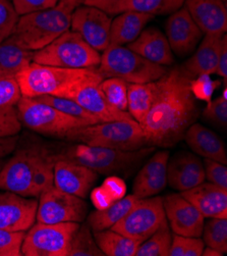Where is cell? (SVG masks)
<instances>
[{"label": "cell", "instance_id": "6da1fadb", "mask_svg": "<svg viewBox=\"0 0 227 256\" xmlns=\"http://www.w3.org/2000/svg\"><path fill=\"white\" fill-rule=\"evenodd\" d=\"M193 79L183 68H174L155 81L153 104L141 124L149 145L173 146L196 122L198 106L191 91Z\"/></svg>", "mask_w": 227, "mask_h": 256}, {"label": "cell", "instance_id": "7a4b0ae2", "mask_svg": "<svg viewBox=\"0 0 227 256\" xmlns=\"http://www.w3.org/2000/svg\"><path fill=\"white\" fill-rule=\"evenodd\" d=\"M57 156L42 146L22 147L2 166L0 190L24 197H39L53 186V170Z\"/></svg>", "mask_w": 227, "mask_h": 256}, {"label": "cell", "instance_id": "3957f363", "mask_svg": "<svg viewBox=\"0 0 227 256\" xmlns=\"http://www.w3.org/2000/svg\"><path fill=\"white\" fill-rule=\"evenodd\" d=\"M15 80L21 96L52 95L70 98L82 85L93 81L101 82L103 78L97 68H66L32 62L17 74Z\"/></svg>", "mask_w": 227, "mask_h": 256}, {"label": "cell", "instance_id": "277c9868", "mask_svg": "<svg viewBox=\"0 0 227 256\" xmlns=\"http://www.w3.org/2000/svg\"><path fill=\"white\" fill-rule=\"evenodd\" d=\"M74 8L59 0L53 8L19 16L12 37L23 49L40 50L70 29Z\"/></svg>", "mask_w": 227, "mask_h": 256}, {"label": "cell", "instance_id": "5b68a950", "mask_svg": "<svg viewBox=\"0 0 227 256\" xmlns=\"http://www.w3.org/2000/svg\"><path fill=\"white\" fill-rule=\"evenodd\" d=\"M64 139L89 146L133 151L149 145L141 124L135 120L103 122L77 128Z\"/></svg>", "mask_w": 227, "mask_h": 256}, {"label": "cell", "instance_id": "8992f818", "mask_svg": "<svg viewBox=\"0 0 227 256\" xmlns=\"http://www.w3.org/2000/svg\"><path fill=\"white\" fill-rule=\"evenodd\" d=\"M167 70L165 66L151 62L125 46H108L101 54L97 68L103 79L119 78L133 84L155 82Z\"/></svg>", "mask_w": 227, "mask_h": 256}, {"label": "cell", "instance_id": "52a82bcc", "mask_svg": "<svg viewBox=\"0 0 227 256\" xmlns=\"http://www.w3.org/2000/svg\"><path fill=\"white\" fill-rule=\"evenodd\" d=\"M153 151L154 148L144 147L133 151H123L78 143L65 149L57 158L83 164L97 174H110L132 168Z\"/></svg>", "mask_w": 227, "mask_h": 256}, {"label": "cell", "instance_id": "ba28073f", "mask_svg": "<svg viewBox=\"0 0 227 256\" xmlns=\"http://www.w3.org/2000/svg\"><path fill=\"white\" fill-rule=\"evenodd\" d=\"M33 62L66 68H97L101 54L80 34L68 30L44 48L34 51Z\"/></svg>", "mask_w": 227, "mask_h": 256}, {"label": "cell", "instance_id": "9c48e42d", "mask_svg": "<svg viewBox=\"0 0 227 256\" xmlns=\"http://www.w3.org/2000/svg\"><path fill=\"white\" fill-rule=\"evenodd\" d=\"M15 106L21 124L46 136L64 138L69 131L91 124L31 97L21 96Z\"/></svg>", "mask_w": 227, "mask_h": 256}, {"label": "cell", "instance_id": "30bf717a", "mask_svg": "<svg viewBox=\"0 0 227 256\" xmlns=\"http://www.w3.org/2000/svg\"><path fill=\"white\" fill-rule=\"evenodd\" d=\"M79 228V222H36L26 232L21 255L68 256L72 238Z\"/></svg>", "mask_w": 227, "mask_h": 256}, {"label": "cell", "instance_id": "8fae6325", "mask_svg": "<svg viewBox=\"0 0 227 256\" xmlns=\"http://www.w3.org/2000/svg\"><path fill=\"white\" fill-rule=\"evenodd\" d=\"M166 220L163 199L155 195L138 199L130 212L110 228L142 243L153 235Z\"/></svg>", "mask_w": 227, "mask_h": 256}, {"label": "cell", "instance_id": "7c38bea8", "mask_svg": "<svg viewBox=\"0 0 227 256\" xmlns=\"http://www.w3.org/2000/svg\"><path fill=\"white\" fill-rule=\"evenodd\" d=\"M88 206L83 198L51 186L39 196L36 222L42 224H80L86 218Z\"/></svg>", "mask_w": 227, "mask_h": 256}, {"label": "cell", "instance_id": "4fadbf2b", "mask_svg": "<svg viewBox=\"0 0 227 256\" xmlns=\"http://www.w3.org/2000/svg\"><path fill=\"white\" fill-rule=\"evenodd\" d=\"M111 22L112 18L106 12L83 4L74 8L70 29L80 34L98 52H103L109 46Z\"/></svg>", "mask_w": 227, "mask_h": 256}, {"label": "cell", "instance_id": "5bb4252c", "mask_svg": "<svg viewBox=\"0 0 227 256\" xmlns=\"http://www.w3.org/2000/svg\"><path fill=\"white\" fill-rule=\"evenodd\" d=\"M163 206L173 234L186 237H202L205 218L181 193L165 196Z\"/></svg>", "mask_w": 227, "mask_h": 256}, {"label": "cell", "instance_id": "9a60e30c", "mask_svg": "<svg viewBox=\"0 0 227 256\" xmlns=\"http://www.w3.org/2000/svg\"><path fill=\"white\" fill-rule=\"evenodd\" d=\"M38 200L16 193L0 192V228L27 232L36 222Z\"/></svg>", "mask_w": 227, "mask_h": 256}, {"label": "cell", "instance_id": "2e32d148", "mask_svg": "<svg viewBox=\"0 0 227 256\" xmlns=\"http://www.w3.org/2000/svg\"><path fill=\"white\" fill-rule=\"evenodd\" d=\"M165 31L172 52L179 56L192 54L204 35L185 6L170 14Z\"/></svg>", "mask_w": 227, "mask_h": 256}, {"label": "cell", "instance_id": "e0dca14e", "mask_svg": "<svg viewBox=\"0 0 227 256\" xmlns=\"http://www.w3.org/2000/svg\"><path fill=\"white\" fill-rule=\"evenodd\" d=\"M53 186L68 194L87 198L98 178L93 170L65 158H57L53 170Z\"/></svg>", "mask_w": 227, "mask_h": 256}, {"label": "cell", "instance_id": "ac0fdd59", "mask_svg": "<svg viewBox=\"0 0 227 256\" xmlns=\"http://www.w3.org/2000/svg\"><path fill=\"white\" fill-rule=\"evenodd\" d=\"M206 180L204 164L201 160L189 152L174 156L167 164V183L180 192L190 190Z\"/></svg>", "mask_w": 227, "mask_h": 256}, {"label": "cell", "instance_id": "d6986e66", "mask_svg": "<svg viewBox=\"0 0 227 256\" xmlns=\"http://www.w3.org/2000/svg\"><path fill=\"white\" fill-rule=\"evenodd\" d=\"M184 6L203 34H226L227 8L222 0H185Z\"/></svg>", "mask_w": 227, "mask_h": 256}, {"label": "cell", "instance_id": "ffe728a7", "mask_svg": "<svg viewBox=\"0 0 227 256\" xmlns=\"http://www.w3.org/2000/svg\"><path fill=\"white\" fill-rule=\"evenodd\" d=\"M169 152L162 150L156 152L138 172L134 185L133 194L141 198L158 195L167 185V164Z\"/></svg>", "mask_w": 227, "mask_h": 256}, {"label": "cell", "instance_id": "44dd1931", "mask_svg": "<svg viewBox=\"0 0 227 256\" xmlns=\"http://www.w3.org/2000/svg\"><path fill=\"white\" fill-rule=\"evenodd\" d=\"M101 82L93 81L82 85L73 92L70 99L77 101L101 122L134 120L129 112L119 110L109 104L99 87Z\"/></svg>", "mask_w": 227, "mask_h": 256}, {"label": "cell", "instance_id": "7402d4cb", "mask_svg": "<svg viewBox=\"0 0 227 256\" xmlns=\"http://www.w3.org/2000/svg\"><path fill=\"white\" fill-rule=\"evenodd\" d=\"M181 194L204 218H227V189L204 181Z\"/></svg>", "mask_w": 227, "mask_h": 256}, {"label": "cell", "instance_id": "603a6c76", "mask_svg": "<svg viewBox=\"0 0 227 256\" xmlns=\"http://www.w3.org/2000/svg\"><path fill=\"white\" fill-rule=\"evenodd\" d=\"M127 47L151 62L163 66H171L174 62L173 52L165 34L155 27L143 30Z\"/></svg>", "mask_w": 227, "mask_h": 256}, {"label": "cell", "instance_id": "cb8c5ba5", "mask_svg": "<svg viewBox=\"0 0 227 256\" xmlns=\"http://www.w3.org/2000/svg\"><path fill=\"white\" fill-rule=\"evenodd\" d=\"M184 139L196 154L227 164V153L224 142L203 124H192L184 135Z\"/></svg>", "mask_w": 227, "mask_h": 256}, {"label": "cell", "instance_id": "d4e9b609", "mask_svg": "<svg viewBox=\"0 0 227 256\" xmlns=\"http://www.w3.org/2000/svg\"><path fill=\"white\" fill-rule=\"evenodd\" d=\"M224 35H205L195 54L182 68L194 78L200 74H215Z\"/></svg>", "mask_w": 227, "mask_h": 256}, {"label": "cell", "instance_id": "484cf974", "mask_svg": "<svg viewBox=\"0 0 227 256\" xmlns=\"http://www.w3.org/2000/svg\"><path fill=\"white\" fill-rule=\"evenodd\" d=\"M153 18L151 14L133 10L119 14L111 22L109 46H124L133 42Z\"/></svg>", "mask_w": 227, "mask_h": 256}, {"label": "cell", "instance_id": "4316f807", "mask_svg": "<svg viewBox=\"0 0 227 256\" xmlns=\"http://www.w3.org/2000/svg\"><path fill=\"white\" fill-rule=\"evenodd\" d=\"M34 51L20 47L12 35L0 43V79H15L33 62Z\"/></svg>", "mask_w": 227, "mask_h": 256}, {"label": "cell", "instance_id": "83f0119b", "mask_svg": "<svg viewBox=\"0 0 227 256\" xmlns=\"http://www.w3.org/2000/svg\"><path fill=\"white\" fill-rule=\"evenodd\" d=\"M138 199L139 198L134 194H131L104 210H99L90 214L87 218V224L91 228L92 232L103 231L113 226L130 212Z\"/></svg>", "mask_w": 227, "mask_h": 256}, {"label": "cell", "instance_id": "f1b7e54d", "mask_svg": "<svg viewBox=\"0 0 227 256\" xmlns=\"http://www.w3.org/2000/svg\"><path fill=\"white\" fill-rule=\"evenodd\" d=\"M93 233L98 247L107 256H136L141 244L111 228Z\"/></svg>", "mask_w": 227, "mask_h": 256}, {"label": "cell", "instance_id": "f546056e", "mask_svg": "<svg viewBox=\"0 0 227 256\" xmlns=\"http://www.w3.org/2000/svg\"><path fill=\"white\" fill-rule=\"evenodd\" d=\"M155 95V82L145 84L128 83V112L140 124L144 122Z\"/></svg>", "mask_w": 227, "mask_h": 256}, {"label": "cell", "instance_id": "4dcf8cb0", "mask_svg": "<svg viewBox=\"0 0 227 256\" xmlns=\"http://www.w3.org/2000/svg\"><path fill=\"white\" fill-rule=\"evenodd\" d=\"M172 241V233L167 220L157 231L142 242L136 256H168Z\"/></svg>", "mask_w": 227, "mask_h": 256}, {"label": "cell", "instance_id": "1f68e13d", "mask_svg": "<svg viewBox=\"0 0 227 256\" xmlns=\"http://www.w3.org/2000/svg\"><path fill=\"white\" fill-rule=\"evenodd\" d=\"M185 0H128L121 12L127 10L139 12L151 16L171 14L184 6Z\"/></svg>", "mask_w": 227, "mask_h": 256}, {"label": "cell", "instance_id": "d6a6232c", "mask_svg": "<svg viewBox=\"0 0 227 256\" xmlns=\"http://www.w3.org/2000/svg\"><path fill=\"white\" fill-rule=\"evenodd\" d=\"M34 98L43 104H46L48 106H51L54 108L58 110L59 112L66 114L70 116L78 118L81 120H85L89 122L91 124L101 122L98 118H96L93 114H91L88 110H86L83 106H81L77 101L70 98L65 97H58V96H52V95H42L37 97H31Z\"/></svg>", "mask_w": 227, "mask_h": 256}, {"label": "cell", "instance_id": "836d02e7", "mask_svg": "<svg viewBox=\"0 0 227 256\" xmlns=\"http://www.w3.org/2000/svg\"><path fill=\"white\" fill-rule=\"evenodd\" d=\"M202 236L206 246L224 255L227 252V218H210L204 224Z\"/></svg>", "mask_w": 227, "mask_h": 256}, {"label": "cell", "instance_id": "e575fe53", "mask_svg": "<svg viewBox=\"0 0 227 256\" xmlns=\"http://www.w3.org/2000/svg\"><path fill=\"white\" fill-rule=\"evenodd\" d=\"M103 252L98 247L92 230L87 222L80 224L78 231L75 232L68 256H102Z\"/></svg>", "mask_w": 227, "mask_h": 256}, {"label": "cell", "instance_id": "d590c367", "mask_svg": "<svg viewBox=\"0 0 227 256\" xmlns=\"http://www.w3.org/2000/svg\"><path fill=\"white\" fill-rule=\"evenodd\" d=\"M109 104L119 110L128 112V83L119 78H106L99 84Z\"/></svg>", "mask_w": 227, "mask_h": 256}, {"label": "cell", "instance_id": "8d00e7d4", "mask_svg": "<svg viewBox=\"0 0 227 256\" xmlns=\"http://www.w3.org/2000/svg\"><path fill=\"white\" fill-rule=\"evenodd\" d=\"M205 243L201 237H186L172 235L168 256H202Z\"/></svg>", "mask_w": 227, "mask_h": 256}, {"label": "cell", "instance_id": "74e56055", "mask_svg": "<svg viewBox=\"0 0 227 256\" xmlns=\"http://www.w3.org/2000/svg\"><path fill=\"white\" fill-rule=\"evenodd\" d=\"M18 18L10 0H0V43L13 35Z\"/></svg>", "mask_w": 227, "mask_h": 256}, {"label": "cell", "instance_id": "f35d334b", "mask_svg": "<svg viewBox=\"0 0 227 256\" xmlns=\"http://www.w3.org/2000/svg\"><path fill=\"white\" fill-rule=\"evenodd\" d=\"M21 130L15 106L0 108V138L16 136Z\"/></svg>", "mask_w": 227, "mask_h": 256}, {"label": "cell", "instance_id": "ab89813d", "mask_svg": "<svg viewBox=\"0 0 227 256\" xmlns=\"http://www.w3.org/2000/svg\"><path fill=\"white\" fill-rule=\"evenodd\" d=\"M26 232H11L0 228V256H20Z\"/></svg>", "mask_w": 227, "mask_h": 256}, {"label": "cell", "instance_id": "60d3db41", "mask_svg": "<svg viewBox=\"0 0 227 256\" xmlns=\"http://www.w3.org/2000/svg\"><path fill=\"white\" fill-rule=\"evenodd\" d=\"M221 81H215L210 78V74H200L191 81V91L196 99L206 101L212 100L215 90L221 85Z\"/></svg>", "mask_w": 227, "mask_h": 256}, {"label": "cell", "instance_id": "b9f144b4", "mask_svg": "<svg viewBox=\"0 0 227 256\" xmlns=\"http://www.w3.org/2000/svg\"><path fill=\"white\" fill-rule=\"evenodd\" d=\"M204 118L219 128L227 126V99L221 95L214 100L209 101L203 112Z\"/></svg>", "mask_w": 227, "mask_h": 256}, {"label": "cell", "instance_id": "7bdbcfd3", "mask_svg": "<svg viewBox=\"0 0 227 256\" xmlns=\"http://www.w3.org/2000/svg\"><path fill=\"white\" fill-rule=\"evenodd\" d=\"M205 176L208 182L227 189V168L226 164L205 158L204 160Z\"/></svg>", "mask_w": 227, "mask_h": 256}, {"label": "cell", "instance_id": "ee69618b", "mask_svg": "<svg viewBox=\"0 0 227 256\" xmlns=\"http://www.w3.org/2000/svg\"><path fill=\"white\" fill-rule=\"evenodd\" d=\"M21 97L15 79H0V108L16 106Z\"/></svg>", "mask_w": 227, "mask_h": 256}, {"label": "cell", "instance_id": "f6af8a7d", "mask_svg": "<svg viewBox=\"0 0 227 256\" xmlns=\"http://www.w3.org/2000/svg\"><path fill=\"white\" fill-rule=\"evenodd\" d=\"M59 0H11L18 16L53 8Z\"/></svg>", "mask_w": 227, "mask_h": 256}, {"label": "cell", "instance_id": "bcb514c9", "mask_svg": "<svg viewBox=\"0 0 227 256\" xmlns=\"http://www.w3.org/2000/svg\"><path fill=\"white\" fill-rule=\"evenodd\" d=\"M127 2L128 0H85L84 6L101 10L108 16H115L121 14L122 6Z\"/></svg>", "mask_w": 227, "mask_h": 256}, {"label": "cell", "instance_id": "7dc6e473", "mask_svg": "<svg viewBox=\"0 0 227 256\" xmlns=\"http://www.w3.org/2000/svg\"><path fill=\"white\" fill-rule=\"evenodd\" d=\"M215 74L221 76L223 79V86H226V79H227V35L226 34L223 37V45L219 54Z\"/></svg>", "mask_w": 227, "mask_h": 256}, {"label": "cell", "instance_id": "c3c4849f", "mask_svg": "<svg viewBox=\"0 0 227 256\" xmlns=\"http://www.w3.org/2000/svg\"><path fill=\"white\" fill-rule=\"evenodd\" d=\"M17 144V137H4L0 138V158L7 156L14 151Z\"/></svg>", "mask_w": 227, "mask_h": 256}, {"label": "cell", "instance_id": "681fc988", "mask_svg": "<svg viewBox=\"0 0 227 256\" xmlns=\"http://www.w3.org/2000/svg\"><path fill=\"white\" fill-rule=\"evenodd\" d=\"M202 255L203 256H222L223 254L211 247H208V246H205L204 250H203V253H202Z\"/></svg>", "mask_w": 227, "mask_h": 256}, {"label": "cell", "instance_id": "f907efd6", "mask_svg": "<svg viewBox=\"0 0 227 256\" xmlns=\"http://www.w3.org/2000/svg\"><path fill=\"white\" fill-rule=\"evenodd\" d=\"M62 2H65L73 6L74 8H78V6L84 4L85 0H62Z\"/></svg>", "mask_w": 227, "mask_h": 256}, {"label": "cell", "instance_id": "816d5d0a", "mask_svg": "<svg viewBox=\"0 0 227 256\" xmlns=\"http://www.w3.org/2000/svg\"><path fill=\"white\" fill-rule=\"evenodd\" d=\"M223 98H225V99H227V88H226V86L223 88V91H222V95H221Z\"/></svg>", "mask_w": 227, "mask_h": 256}, {"label": "cell", "instance_id": "f5cc1de1", "mask_svg": "<svg viewBox=\"0 0 227 256\" xmlns=\"http://www.w3.org/2000/svg\"><path fill=\"white\" fill-rule=\"evenodd\" d=\"M1 168H2V164L0 162V172H1Z\"/></svg>", "mask_w": 227, "mask_h": 256}, {"label": "cell", "instance_id": "db71d44e", "mask_svg": "<svg viewBox=\"0 0 227 256\" xmlns=\"http://www.w3.org/2000/svg\"><path fill=\"white\" fill-rule=\"evenodd\" d=\"M222 2H224L226 6H227V0H222Z\"/></svg>", "mask_w": 227, "mask_h": 256}, {"label": "cell", "instance_id": "11a10c76", "mask_svg": "<svg viewBox=\"0 0 227 256\" xmlns=\"http://www.w3.org/2000/svg\"><path fill=\"white\" fill-rule=\"evenodd\" d=\"M10 2H11V0H10Z\"/></svg>", "mask_w": 227, "mask_h": 256}]
</instances>
